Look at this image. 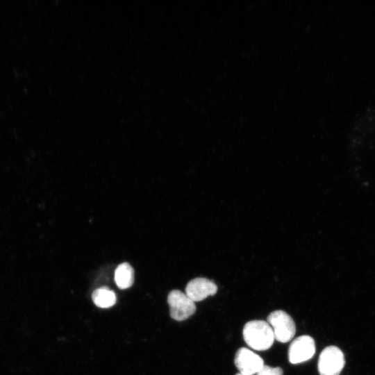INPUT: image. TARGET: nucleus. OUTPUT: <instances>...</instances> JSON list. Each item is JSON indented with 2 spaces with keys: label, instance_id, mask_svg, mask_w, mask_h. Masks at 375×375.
<instances>
[{
  "label": "nucleus",
  "instance_id": "obj_9",
  "mask_svg": "<svg viewBox=\"0 0 375 375\" xmlns=\"http://www.w3.org/2000/svg\"><path fill=\"white\" fill-rule=\"evenodd\" d=\"M94 304L102 308H108L115 304L117 298L115 292L107 287L95 290L92 294Z\"/></svg>",
  "mask_w": 375,
  "mask_h": 375
},
{
  "label": "nucleus",
  "instance_id": "obj_10",
  "mask_svg": "<svg viewBox=\"0 0 375 375\" xmlns=\"http://www.w3.org/2000/svg\"><path fill=\"white\" fill-rule=\"evenodd\" d=\"M283 369L279 367H272L268 365H263L261 369L257 373V375H283Z\"/></svg>",
  "mask_w": 375,
  "mask_h": 375
},
{
  "label": "nucleus",
  "instance_id": "obj_7",
  "mask_svg": "<svg viewBox=\"0 0 375 375\" xmlns=\"http://www.w3.org/2000/svg\"><path fill=\"white\" fill-rule=\"evenodd\" d=\"M217 291L215 283L206 278H196L191 280L185 288V294L194 302L200 301Z\"/></svg>",
  "mask_w": 375,
  "mask_h": 375
},
{
  "label": "nucleus",
  "instance_id": "obj_3",
  "mask_svg": "<svg viewBox=\"0 0 375 375\" xmlns=\"http://www.w3.org/2000/svg\"><path fill=\"white\" fill-rule=\"evenodd\" d=\"M344 363L342 351L337 347L329 346L319 355L318 371L320 375H339Z\"/></svg>",
  "mask_w": 375,
  "mask_h": 375
},
{
  "label": "nucleus",
  "instance_id": "obj_1",
  "mask_svg": "<svg viewBox=\"0 0 375 375\" xmlns=\"http://www.w3.org/2000/svg\"><path fill=\"white\" fill-rule=\"evenodd\" d=\"M243 338L249 347L257 351L269 349L275 340L272 328L263 320L248 322L243 328Z\"/></svg>",
  "mask_w": 375,
  "mask_h": 375
},
{
  "label": "nucleus",
  "instance_id": "obj_4",
  "mask_svg": "<svg viewBox=\"0 0 375 375\" xmlns=\"http://www.w3.org/2000/svg\"><path fill=\"white\" fill-rule=\"evenodd\" d=\"M169 313L172 319L183 321L192 315L196 310L195 303L185 293L178 290L171 291L167 297Z\"/></svg>",
  "mask_w": 375,
  "mask_h": 375
},
{
  "label": "nucleus",
  "instance_id": "obj_11",
  "mask_svg": "<svg viewBox=\"0 0 375 375\" xmlns=\"http://www.w3.org/2000/svg\"><path fill=\"white\" fill-rule=\"evenodd\" d=\"M235 375H247V374H241V373H238Z\"/></svg>",
  "mask_w": 375,
  "mask_h": 375
},
{
  "label": "nucleus",
  "instance_id": "obj_6",
  "mask_svg": "<svg viewBox=\"0 0 375 375\" xmlns=\"http://www.w3.org/2000/svg\"><path fill=\"white\" fill-rule=\"evenodd\" d=\"M234 362L239 373L247 375L257 374L264 365L260 356L244 347L240 348L237 351Z\"/></svg>",
  "mask_w": 375,
  "mask_h": 375
},
{
  "label": "nucleus",
  "instance_id": "obj_8",
  "mask_svg": "<svg viewBox=\"0 0 375 375\" xmlns=\"http://www.w3.org/2000/svg\"><path fill=\"white\" fill-rule=\"evenodd\" d=\"M115 281L120 289L130 288L134 281V271L128 262L119 265L115 272Z\"/></svg>",
  "mask_w": 375,
  "mask_h": 375
},
{
  "label": "nucleus",
  "instance_id": "obj_5",
  "mask_svg": "<svg viewBox=\"0 0 375 375\" xmlns=\"http://www.w3.org/2000/svg\"><path fill=\"white\" fill-rule=\"evenodd\" d=\"M315 353V344L309 335H301L294 339L288 349V359L292 364L310 360Z\"/></svg>",
  "mask_w": 375,
  "mask_h": 375
},
{
  "label": "nucleus",
  "instance_id": "obj_2",
  "mask_svg": "<svg viewBox=\"0 0 375 375\" xmlns=\"http://www.w3.org/2000/svg\"><path fill=\"white\" fill-rule=\"evenodd\" d=\"M267 322L272 327L274 339L280 342H288L294 336L296 326L292 318L283 310H275L267 317Z\"/></svg>",
  "mask_w": 375,
  "mask_h": 375
}]
</instances>
